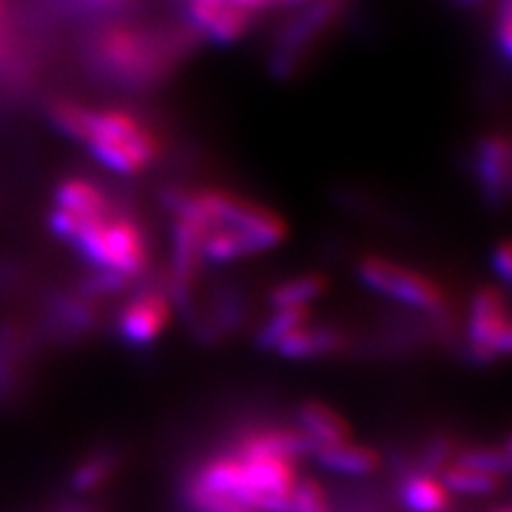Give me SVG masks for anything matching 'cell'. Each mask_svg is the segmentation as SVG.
Masks as SVG:
<instances>
[{
	"instance_id": "obj_1",
	"label": "cell",
	"mask_w": 512,
	"mask_h": 512,
	"mask_svg": "<svg viewBox=\"0 0 512 512\" xmlns=\"http://www.w3.org/2000/svg\"><path fill=\"white\" fill-rule=\"evenodd\" d=\"M190 30L154 32L133 24L107 26L94 41L92 54L109 79L128 88H150L171 75L192 45Z\"/></svg>"
},
{
	"instance_id": "obj_2",
	"label": "cell",
	"mask_w": 512,
	"mask_h": 512,
	"mask_svg": "<svg viewBox=\"0 0 512 512\" xmlns=\"http://www.w3.org/2000/svg\"><path fill=\"white\" fill-rule=\"evenodd\" d=\"M82 143L103 167L122 175L148 169L163 150L154 128L128 109H92Z\"/></svg>"
},
{
	"instance_id": "obj_3",
	"label": "cell",
	"mask_w": 512,
	"mask_h": 512,
	"mask_svg": "<svg viewBox=\"0 0 512 512\" xmlns=\"http://www.w3.org/2000/svg\"><path fill=\"white\" fill-rule=\"evenodd\" d=\"M71 244L99 271H111L126 280L143 274L150 263L146 233L135 218L122 212L82 218Z\"/></svg>"
},
{
	"instance_id": "obj_4",
	"label": "cell",
	"mask_w": 512,
	"mask_h": 512,
	"mask_svg": "<svg viewBox=\"0 0 512 512\" xmlns=\"http://www.w3.org/2000/svg\"><path fill=\"white\" fill-rule=\"evenodd\" d=\"M340 18V0H312L308 5H301L295 18L278 30L274 47H271L269 69L278 77H288L299 71Z\"/></svg>"
},
{
	"instance_id": "obj_5",
	"label": "cell",
	"mask_w": 512,
	"mask_h": 512,
	"mask_svg": "<svg viewBox=\"0 0 512 512\" xmlns=\"http://www.w3.org/2000/svg\"><path fill=\"white\" fill-rule=\"evenodd\" d=\"M359 278L372 291L408 303V306L423 310L442 308V291L434 280L380 256H367L359 263Z\"/></svg>"
},
{
	"instance_id": "obj_6",
	"label": "cell",
	"mask_w": 512,
	"mask_h": 512,
	"mask_svg": "<svg viewBox=\"0 0 512 512\" xmlns=\"http://www.w3.org/2000/svg\"><path fill=\"white\" fill-rule=\"evenodd\" d=\"M470 346L474 357L483 361L508 355L512 348L506 299L498 288H483L472 301Z\"/></svg>"
},
{
	"instance_id": "obj_7",
	"label": "cell",
	"mask_w": 512,
	"mask_h": 512,
	"mask_svg": "<svg viewBox=\"0 0 512 512\" xmlns=\"http://www.w3.org/2000/svg\"><path fill=\"white\" fill-rule=\"evenodd\" d=\"M184 13L192 35L216 45L242 41L250 35L256 18H259L244 9L214 3V0H184Z\"/></svg>"
},
{
	"instance_id": "obj_8",
	"label": "cell",
	"mask_w": 512,
	"mask_h": 512,
	"mask_svg": "<svg viewBox=\"0 0 512 512\" xmlns=\"http://www.w3.org/2000/svg\"><path fill=\"white\" fill-rule=\"evenodd\" d=\"M472 169L483 197L491 205H502L512 186V148L506 135L493 133L480 137L474 150Z\"/></svg>"
},
{
	"instance_id": "obj_9",
	"label": "cell",
	"mask_w": 512,
	"mask_h": 512,
	"mask_svg": "<svg viewBox=\"0 0 512 512\" xmlns=\"http://www.w3.org/2000/svg\"><path fill=\"white\" fill-rule=\"evenodd\" d=\"M171 306L163 293L146 291L133 297L120 312L118 331L128 344L143 346L154 342L169 323Z\"/></svg>"
},
{
	"instance_id": "obj_10",
	"label": "cell",
	"mask_w": 512,
	"mask_h": 512,
	"mask_svg": "<svg viewBox=\"0 0 512 512\" xmlns=\"http://www.w3.org/2000/svg\"><path fill=\"white\" fill-rule=\"evenodd\" d=\"M56 210L69 212L79 218H101L114 212L107 192L86 178H69L58 184L54 192Z\"/></svg>"
},
{
	"instance_id": "obj_11",
	"label": "cell",
	"mask_w": 512,
	"mask_h": 512,
	"mask_svg": "<svg viewBox=\"0 0 512 512\" xmlns=\"http://www.w3.org/2000/svg\"><path fill=\"white\" fill-rule=\"evenodd\" d=\"M316 442L310 440L306 434L288 429H267L256 431L248 436L242 446H239V455H276L284 459H295L299 455L314 453Z\"/></svg>"
},
{
	"instance_id": "obj_12",
	"label": "cell",
	"mask_w": 512,
	"mask_h": 512,
	"mask_svg": "<svg viewBox=\"0 0 512 512\" xmlns=\"http://www.w3.org/2000/svg\"><path fill=\"white\" fill-rule=\"evenodd\" d=\"M314 455L318 457L320 466H325L333 472L350 474V476H363L370 474L378 468V455L367 446L338 442V444H325L316 446Z\"/></svg>"
},
{
	"instance_id": "obj_13",
	"label": "cell",
	"mask_w": 512,
	"mask_h": 512,
	"mask_svg": "<svg viewBox=\"0 0 512 512\" xmlns=\"http://www.w3.org/2000/svg\"><path fill=\"white\" fill-rule=\"evenodd\" d=\"M299 423L306 436L316 442V446L346 442L350 436V429L342 416L318 402H310L299 410Z\"/></svg>"
},
{
	"instance_id": "obj_14",
	"label": "cell",
	"mask_w": 512,
	"mask_h": 512,
	"mask_svg": "<svg viewBox=\"0 0 512 512\" xmlns=\"http://www.w3.org/2000/svg\"><path fill=\"white\" fill-rule=\"evenodd\" d=\"M340 346V335L333 329H295L278 342L276 350L288 359H310L333 352Z\"/></svg>"
},
{
	"instance_id": "obj_15",
	"label": "cell",
	"mask_w": 512,
	"mask_h": 512,
	"mask_svg": "<svg viewBox=\"0 0 512 512\" xmlns=\"http://www.w3.org/2000/svg\"><path fill=\"white\" fill-rule=\"evenodd\" d=\"M327 291V278L320 274H303L274 288L271 303L276 308H308V303Z\"/></svg>"
},
{
	"instance_id": "obj_16",
	"label": "cell",
	"mask_w": 512,
	"mask_h": 512,
	"mask_svg": "<svg viewBox=\"0 0 512 512\" xmlns=\"http://www.w3.org/2000/svg\"><path fill=\"white\" fill-rule=\"evenodd\" d=\"M402 498L412 512H442L448 506V491L431 476H410Z\"/></svg>"
},
{
	"instance_id": "obj_17",
	"label": "cell",
	"mask_w": 512,
	"mask_h": 512,
	"mask_svg": "<svg viewBox=\"0 0 512 512\" xmlns=\"http://www.w3.org/2000/svg\"><path fill=\"white\" fill-rule=\"evenodd\" d=\"M306 320L308 308H278V312L267 320L259 335H256V342L263 348H276L288 333L306 325Z\"/></svg>"
},
{
	"instance_id": "obj_18",
	"label": "cell",
	"mask_w": 512,
	"mask_h": 512,
	"mask_svg": "<svg viewBox=\"0 0 512 512\" xmlns=\"http://www.w3.org/2000/svg\"><path fill=\"white\" fill-rule=\"evenodd\" d=\"M444 489L468 495H485L500 487V476L457 466L444 474Z\"/></svg>"
},
{
	"instance_id": "obj_19",
	"label": "cell",
	"mask_w": 512,
	"mask_h": 512,
	"mask_svg": "<svg viewBox=\"0 0 512 512\" xmlns=\"http://www.w3.org/2000/svg\"><path fill=\"white\" fill-rule=\"evenodd\" d=\"M90 111H92L90 107H84L79 103L58 101L52 105V120L64 135H69L71 139H77V141H84Z\"/></svg>"
},
{
	"instance_id": "obj_20",
	"label": "cell",
	"mask_w": 512,
	"mask_h": 512,
	"mask_svg": "<svg viewBox=\"0 0 512 512\" xmlns=\"http://www.w3.org/2000/svg\"><path fill=\"white\" fill-rule=\"evenodd\" d=\"M114 468V457L107 453H96L88 457L71 476V487L75 491H92L105 483V478Z\"/></svg>"
},
{
	"instance_id": "obj_21",
	"label": "cell",
	"mask_w": 512,
	"mask_h": 512,
	"mask_svg": "<svg viewBox=\"0 0 512 512\" xmlns=\"http://www.w3.org/2000/svg\"><path fill=\"white\" fill-rule=\"evenodd\" d=\"M459 466L500 476L510 468L508 448L506 451H498V448H472V451H466L459 457Z\"/></svg>"
},
{
	"instance_id": "obj_22",
	"label": "cell",
	"mask_w": 512,
	"mask_h": 512,
	"mask_svg": "<svg viewBox=\"0 0 512 512\" xmlns=\"http://www.w3.org/2000/svg\"><path fill=\"white\" fill-rule=\"evenodd\" d=\"M291 512H329L323 487L316 480H303L295 485Z\"/></svg>"
},
{
	"instance_id": "obj_23",
	"label": "cell",
	"mask_w": 512,
	"mask_h": 512,
	"mask_svg": "<svg viewBox=\"0 0 512 512\" xmlns=\"http://www.w3.org/2000/svg\"><path fill=\"white\" fill-rule=\"evenodd\" d=\"M190 502L199 512H252L244 504L201 489L197 483L190 485Z\"/></svg>"
},
{
	"instance_id": "obj_24",
	"label": "cell",
	"mask_w": 512,
	"mask_h": 512,
	"mask_svg": "<svg viewBox=\"0 0 512 512\" xmlns=\"http://www.w3.org/2000/svg\"><path fill=\"white\" fill-rule=\"evenodd\" d=\"M495 47L504 58H510L512 52V11L510 0H502V7L495 18Z\"/></svg>"
},
{
	"instance_id": "obj_25",
	"label": "cell",
	"mask_w": 512,
	"mask_h": 512,
	"mask_svg": "<svg viewBox=\"0 0 512 512\" xmlns=\"http://www.w3.org/2000/svg\"><path fill=\"white\" fill-rule=\"evenodd\" d=\"M493 269L506 284L510 282V274H512V250L508 242H502L493 252Z\"/></svg>"
},
{
	"instance_id": "obj_26",
	"label": "cell",
	"mask_w": 512,
	"mask_h": 512,
	"mask_svg": "<svg viewBox=\"0 0 512 512\" xmlns=\"http://www.w3.org/2000/svg\"><path fill=\"white\" fill-rule=\"evenodd\" d=\"M308 3H312V0H269V5L274 7V5H308Z\"/></svg>"
},
{
	"instance_id": "obj_27",
	"label": "cell",
	"mask_w": 512,
	"mask_h": 512,
	"mask_svg": "<svg viewBox=\"0 0 512 512\" xmlns=\"http://www.w3.org/2000/svg\"><path fill=\"white\" fill-rule=\"evenodd\" d=\"M86 3H92V5H114V3H120V0H86Z\"/></svg>"
},
{
	"instance_id": "obj_28",
	"label": "cell",
	"mask_w": 512,
	"mask_h": 512,
	"mask_svg": "<svg viewBox=\"0 0 512 512\" xmlns=\"http://www.w3.org/2000/svg\"><path fill=\"white\" fill-rule=\"evenodd\" d=\"M459 3H466L468 5V3H478V0H459Z\"/></svg>"
},
{
	"instance_id": "obj_29",
	"label": "cell",
	"mask_w": 512,
	"mask_h": 512,
	"mask_svg": "<svg viewBox=\"0 0 512 512\" xmlns=\"http://www.w3.org/2000/svg\"><path fill=\"white\" fill-rule=\"evenodd\" d=\"M500 512H508V510H500Z\"/></svg>"
}]
</instances>
